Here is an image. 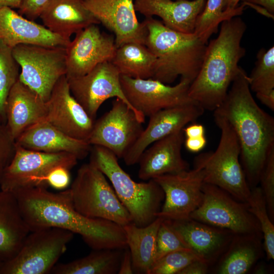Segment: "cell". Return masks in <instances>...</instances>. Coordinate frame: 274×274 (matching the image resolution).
Here are the masks:
<instances>
[{
  "mask_svg": "<svg viewBox=\"0 0 274 274\" xmlns=\"http://www.w3.org/2000/svg\"><path fill=\"white\" fill-rule=\"evenodd\" d=\"M15 145L35 151L68 153L78 160L86 157L92 147L87 141L74 139L45 120L25 130L15 141Z\"/></svg>",
  "mask_w": 274,
  "mask_h": 274,
  "instance_id": "cell-25",
  "label": "cell"
},
{
  "mask_svg": "<svg viewBox=\"0 0 274 274\" xmlns=\"http://www.w3.org/2000/svg\"><path fill=\"white\" fill-rule=\"evenodd\" d=\"M120 74L110 61L100 63L86 74L67 78L71 94L87 114L95 120L104 101L116 97L124 101L143 123L145 117L136 111L126 99L120 83Z\"/></svg>",
  "mask_w": 274,
  "mask_h": 274,
  "instance_id": "cell-13",
  "label": "cell"
},
{
  "mask_svg": "<svg viewBox=\"0 0 274 274\" xmlns=\"http://www.w3.org/2000/svg\"><path fill=\"white\" fill-rule=\"evenodd\" d=\"M214 117L221 131L218 147L215 151L202 153L196 156L194 166L202 169L204 183L219 187L236 199L246 202L251 189L241 163L238 139L226 119L215 113Z\"/></svg>",
  "mask_w": 274,
  "mask_h": 274,
  "instance_id": "cell-6",
  "label": "cell"
},
{
  "mask_svg": "<svg viewBox=\"0 0 274 274\" xmlns=\"http://www.w3.org/2000/svg\"><path fill=\"white\" fill-rule=\"evenodd\" d=\"M97 25L76 33L65 47L67 78L83 76L98 64L111 62L114 57L117 48L114 36L101 31Z\"/></svg>",
  "mask_w": 274,
  "mask_h": 274,
  "instance_id": "cell-16",
  "label": "cell"
},
{
  "mask_svg": "<svg viewBox=\"0 0 274 274\" xmlns=\"http://www.w3.org/2000/svg\"><path fill=\"white\" fill-rule=\"evenodd\" d=\"M136 113L124 101L116 98L111 109L97 120L87 141L104 147L123 158L144 128Z\"/></svg>",
  "mask_w": 274,
  "mask_h": 274,
  "instance_id": "cell-12",
  "label": "cell"
},
{
  "mask_svg": "<svg viewBox=\"0 0 274 274\" xmlns=\"http://www.w3.org/2000/svg\"><path fill=\"white\" fill-rule=\"evenodd\" d=\"M162 220V218L157 217L143 227L132 222L123 226L134 273H149L155 261L157 234Z\"/></svg>",
  "mask_w": 274,
  "mask_h": 274,
  "instance_id": "cell-29",
  "label": "cell"
},
{
  "mask_svg": "<svg viewBox=\"0 0 274 274\" xmlns=\"http://www.w3.org/2000/svg\"><path fill=\"white\" fill-rule=\"evenodd\" d=\"M123 250L124 249L93 250L84 257L65 263L56 264L50 273H118Z\"/></svg>",
  "mask_w": 274,
  "mask_h": 274,
  "instance_id": "cell-30",
  "label": "cell"
},
{
  "mask_svg": "<svg viewBox=\"0 0 274 274\" xmlns=\"http://www.w3.org/2000/svg\"><path fill=\"white\" fill-rule=\"evenodd\" d=\"M71 181L70 169L63 166L52 169L45 179L46 185L56 190H62L67 188Z\"/></svg>",
  "mask_w": 274,
  "mask_h": 274,
  "instance_id": "cell-41",
  "label": "cell"
},
{
  "mask_svg": "<svg viewBox=\"0 0 274 274\" xmlns=\"http://www.w3.org/2000/svg\"><path fill=\"white\" fill-rule=\"evenodd\" d=\"M186 138H194L204 136V128L201 124L193 123L183 129Z\"/></svg>",
  "mask_w": 274,
  "mask_h": 274,
  "instance_id": "cell-45",
  "label": "cell"
},
{
  "mask_svg": "<svg viewBox=\"0 0 274 274\" xmlns=\"http://www.w3.org/2000/svg\"><path fill=\"white\" fill-rule=\"evenodd\" d=\"M69 189L75 209L83 215L110 220L122 226L132 222L106 177L90 162L78 169Z\"/></svg>",
  "mask_w": 274,
  "mask_h": 274,
  "instance_id": "cell-7",
  "label": "cell"
},
{
  "mask_svg": "<svg viewBox=\"0 0 274 274\" xmlns=\"http://www.w3.org/2000/svg\"><path fill=\"white\" fill-rule=\"evenodd\" d=\"M143 21L147 31L145 45L156 57L152 78L168 85L180 76L191 83L201 66L207 44L194 33L172 30L153 17Z\"/></svg>",
  "mask_w": 274,
  "mask_h": 274,
  "instance_id": "cell-4",
  "label": "cell"
},
{
  "mask_svg": "<svg viewBox=\"0 0 274 274\" xmlns=\"http://www.w3.org/2000/svg\"><path fill=\"white\" fill-rule=\"evenodd\" d=\"M47 102L19 80L7 97L6 125L15 141L27 128L44 120Z\"/></svg>",
  "mask_w": 274,
  "mask_h": 274,
  "instance_id": "cell-23",
  "label": "cell"
},
{
  "mask_svg": "<svg viewBox=\"0 0 274 274\" xmlns=\"http://www.w3.org/2000/svg\"><path fill=\"white\" fill-rule=\"evenodd\" d=\"M15 149V140L10 134L6 124L0 121V179L11 161Z\"/></svg>",
  "mask_w": 274,
  "mask_h": 274,
  "instance_id": "cell-39",
  "label": "cell"
},
{
  "mask_svg": "<svg viewBox=\"0 0 274 274\" xmlns=\"http://www.w3.org/2000/svg\"><path fill=\"white\" fill-rule=\"evenodd\" d=\"M249 210L258 222L262 234V244L267 260L274 259V225L268 215L265 199L261 188L256 186L251 189L246 202Z\"/></svg>",
  "mask_w": 274,
  "mask_h": 274,
  "instance_id": "cell-33",
  "label": "cell"
},
{
  "mask_svg": "<svg viewBox=\"0 0 274 274\" xmlns=\"http://www.w3.org/2000/svg\"><path fill=\"white\" fill-rule=\"evenodd\" d=\"M266 271V267L264 264H257L256 266L255 265L254 268L255 273H265Z\"/></svg>",
  "mask_w": 274,
  "mask_h": 274,
  "instance_id": "cell-50",
  "label": "cell"
},
{
  "mask_svg": "<svg viewBox=\"0 0 274 274\" xmlns=\"http://www.w3.org/2000/svg\"><path fill=\"white\" fill-rule=\"evenodd\" d=\"M40 18L49 30L69 40L87 26L99 24L85 7L84 0H52Z\"/></svg>",
  "mask_w": 274,
  "mask_h": 274,
  "instance_id": "cell-27",
  "label": "cell"
},
{
  "mask_svg": "<svg viewBox=\"0 0 274 274\" xmlns=\"http://www.w3.org/2000/svg\"><path fill=\"white\" fill-rule=\"evenodd\" d=\"M245 5L262 6L271 16L274 14V0H241Z\"/></svg>",
  "mask_w": 274,
  "mask_h": 274,
  "instance_id": "cell-46",
  "label": "cell"
},
{
  "mask_svg": "<svg viewBox=\"0 0 274 274\" xmlns=\"http://www.w3.org/2000/svg\"><path fill=\"white\" fill-rule=\"evenodd\" d=\"M124 94L130 105L144 117H150L163 109L194 101L189 96L191 82L181 79L174 86L149 78L136 79L120 76Z\"/></svg>",
  "mask_w": 274,
  "mask_h": 274,
  "instance_id": "cell-14",
  "label": "cell"
},
{
  "mask_svg": "<svg viewBox=\"0 0 274 274\" xmlns=\"http://www.w3.org/2000/svg\"><path fill=\"white\" fill-rule=\"evenodd\" d=\"M84 6L113 32L117 48L130 42L145 44L147 28L138 19L134 0H84Z\"/></svg>",
  "mask_w": 274,
  "mask_h": 274,
  "instance_id": "cell-17",
  "label": "cell"
},
{
  "mask_svg": "<svg viewBox=\"0 0 274 274\" xmlns=\"http://www.w3.org/2000/svg\"><path fill=\"white\" fill-rule=\"evenodd\" d=\"M184 139L182 130L150 145L139 160V178L148 181L161 175L189 169V163L184 159L181 153Z\"/></svg>",
  "mask_w": 274,
  "mask_h": 274,
  "instance_id": "cell-21",
  "label": "cell"
},
{
  "mask_svg": "<svg viewBox=\"0 0 274 274\" xmlns=\"http://www.w3.org/2000/svg\"><path fill=\"white\" fill-rule=\"evenodd\" d=\"M204 109L195 101L162 110L149 117L147 127L123 159L127 165L138 163L143 152L155 142L183 130L202 116Z\"/></svg>",
  "mask_w": 274,
  "mask_h": 274,
  "instance_id": "cell-19",
  "label": "cell"
},
{
  "mask_svg": "<svg viewBox=\"0 0 274 274\" xmlns=\"http://www.w3.org/2000/svg\"><path fill=\"white\" fill-rule=\"evenodd\" d=\"M78 160L68 153H48L16 146L14 156L0 179L1 190L13 192L36 186L47 187L45 179L52 169L63 166L70 170Z\"/></svg>",
  "mask_w": 274,
  "mask_h": 274,
  "instance_id": "cell-11",
  "label": "cell"
},
{
  "mask_svg": "<svg viewBox=\"0 0 274 274\" xmlns=\"http://www.w3.org/2000/svg\"><path fill=\"white\" fill-rule=\"evenodd\" d=\"M21 69L19 80L45 101L57 81L66 75L64 47L21 44L12 48Z\"/></svg>",
  "mask_w": 274,
  "mask_h": 274,
  "instance_id": "cell-9",
  "label": "cell"
},
{
  "mask_svg": "<svg viewBox=\"0 0 274 274\" xmlns=\"http://www.w3.org/2000/svg\"><path fill=\"white\" fill-rule=\"evenodd\" d=\"M167 220L188 247L210 266L216 263L235 235L190 217Z\"/></svg>",
  "mask_w": 274,
  "mask_h": 274,
  "instance_id": "cell-20",
  "label": "cell"
},
{
  "mask_svg": "<svg viewBox=\"0 0 274 274\" xmlns=\"http://www.w3.org/2000/svg\"><path fill=\"white\" fill-rule=\"evenodd\" d=\"M240 1L241 0H223V11H231L235 9L238 6Z\"/></svg>",
  "mask_w": 274,
  "mask_h": 274,
  "instance_id": "cell-48",
  "label": "cell"
},
{
  "mask_svg": "<svg viewBox=\"0 0 274 274\" xmlns=\"http://www.w3.org/2000/svg\"><path fill=\"white\" fill-rule=\"evenodd\" d=\"M206 0H134L135 11L145 18L158 16L167 27L183 33H194L198 17Z\"/></svg>",
  "mask_w": 274,
  "mask_h": 274,
  "instance_id": "cell-24",
  "label": "cell"
},
{
  "mask_svg": "<svg viewBox=\"0 0 274 274\" xmlns=\"http://www.w3.org/2000/svg\"><path fill=\"white\" fill-rule=\"evenodd\" d=\"M223 5V0H207L197 18L194 33L206 44L222 22L242 15L246 6L242 3L233 10L224 11Z\"/></svg>",
  "mask_w": 274,
  "mask_h": 274,
  "instance_id": "cell-32",
  "label": "cell"
},
{
  "mask_svg": "<svg viewBox=\"0 0 274 274\" xmlns=\"http://www.w3.org/2000/svg\"><path fill=\"white\" fill-rule=\"evenodd\" d=\"M92 146L89 162L109 180L132 222L143 227L153 222L164 198L160 186L153 179L147 182L134 181L120 166L112 152L101 146Z\"/></svg>",
  "mask_w": 274,
  "mask_h": 274,
  "instance_id": "cell-5",
  "label": "cell"
},
{
  "mask_svg": "<svg viewBox=\"0 0 274 274\" xmlns=\"http://www.w3.org/2000/svg\"><path fill=\"white\" fill-rule=\"evenodd\" d=\"M190 249L166 219H163L158 230L154 262L173 251Z\"/></svg>",
  "mask_w": 274,
  "mask_h": 274,
  "instance_id": "cell-37",
  "label": "cell"
},
{
  "mask_svg": "<svg viewBox=\"0 0 274 274\" xmlns=\"http://www.w3.org/2000/svg\"><path fill=\"white\" fill-rule=\"evenodd\" d=\"M153 180L164 194V202L157 217L172 220L187 219L201 203L204 173L199 167L161 175Z\"/></svg>",
  "mask_w": 274,
  "mask_h": 274,
  "instance_id": "cell-15",
  "label": "cell"
},
{
  "mask_svg": "<svg viewBox=\"0 0 274 274\" xmlns=\"http://www.w3.org/2000/svg\"><path fill=\"white\" fill-rule=\"evenodd\" d=\"M184 145L187 150L193 153H197L201 151L207 144L205 136L199 138H186L184 139Z\"/></svg>",
  "mask_w": 274,
  "mask_h": 274,
  "instance_id": "cell-43",
  "label": "cell"
},
{
  "mask_svg": "<svg viewBox=\"0 0 274 274\" xmlns=\"http://www.w3.org/2000/svg\"><path fill=\"white\" fill-rule=\"evenodd\" d=\"M74 234L56 227L30 231L17 255L2 264L0 274L50 273Z\"/></svg>",
  "mask_w": 274,
  "mask_h": 274,
  "instance_id": "cell-8",
  "label": "cell"
},
{
  "mask_svg": "<svg viewBox=\"0 0 274 274\" xmlns=\"http://www.w3.org/2000/svg\"><path fill=\"white\" fill-rule=\"evenodd\" d=\"M30 232L13 193L0 190V263L14 257Z\"/></svg>",
  "mask_w": 274,
  "mask_h": 274,
  "instance_id": "cell-26",
  "label": "cell"
},
{
  "mask_svg": "<svg viewBox=\"0 0 274 274\" xmlns=\"http://www.w3.org/2000/svg\"><path fill=\"white\" fill-rule=\"evenodd\" d=\"M30 231L56 227L80 235L92 250L127 247L122 226L113 221L87 217L74 208L70 189L58 193L36 186L13 192Z\"/></svg>",
  "mask_w": 274,
  "mask_h": 274,
  "instance_id": "cell-1",
  "label": "cell"
},
{
  "mask_svg": "<svg viewBox=\"0 0 274 274\" xmlns=\"http://www.w3.org/2000/svg\"><path fill=\"white\" fill-rule=\"evenodd\" d=\"M198 259L200 260L190 249L173 251L156 261L149 274H179L188 264Z\"/></svg>",
  "mask_w": 274,
  "mask_h": 274,
  "instance_id": "cell-36",
  "label": "cell"
},
{
  "mask_svg": "<svg viewBox=\"0 0 274 274\" xmlns=\"http://www.w3.org/2000/svg\"><path fill=\"white\" fill-rule=\"evenodd\" d=\"M233 128L240 147V161L250 189L257 186L270 151L274 148V118L255 101L249 77L241 67L221 105L214 111Z\"/></svg>",
  "mask_w": 274,
  "mask_h": 274,
  "instance_id": "cell-2",
  "label": "cell"
},
{
  "mask_svg": "<svg viewBox=\"0 0 274 274\" xmlns=\"http://www.w3.org/2000/svg\"><path fill=\"white\" fill-rule=\"evenodd\" d=\"M21 0H0V8L8 7L18 9L20 4Z\"/></svg>",
  "mask_w": 274,
  "mask_h": 274,
  "instance_id": "cell-49",
  "label": "cell"
},
{
  "mask_svg": "<svg viewBox=\"0 0 274 274\" xmlns=\"http://www.w3.org/2000/svg\"><path fill=\"white\" fill-rule=\"evenodd\" d=\"M133 273L131 254L128 248L127 247L123 250L118 273L132 274Z\"/></svg>",
  "mask_w": 274,
  "mask_h": 274,
  "instance_id": "cell-44",
  "label": "cell"
},
{
  "mask_svg": "<svg viewBox=\"0 0 274 274\" xmlns=\"http://www.w3.org/2000/svg\"><path fill=\"white\" fill-rule=\"evenodd\" d=\"M256 61L248 76L251 91L262 92L274 89V47L262 48L257 54Z\"/></svg>",
  "mask_w": 274,
  "mask_h": 274,
  "instance_id": "cell-35",
  "label": "cell"
},
{
  "mask_svg": "<svg viewBox=\"0 0 274 274\" xmlns=\"http://www.w3.org/2000/svg\"><path fill=\"white\" fill-rule=\"evenodd\" d=\"M210 266L201 260H196L185 267L179 274H206L209 271Z\"/></svg>",
  "mask_w": 274,
  "mask_h": 274,
  "instance_id": "cell-42",
  "label": "cell"
},
{
  "mask_svg": "<svg viewBox=\"0 0 274 274\" xmlns=\"http://www.w3.org/2000/svg\"><path fill=\"white\" fill-rule=\"evenodd\" d=\"M111 62L121 75L146 79L152 78L156 57L145 45L130 42L116 48Z\"/></svg>",
  "mask_w": 274,
  "mask_h": 274,
  "instance_id": "cell-31",
  "label": "cell"
},
{
  "mask_svg": "<svg viewBox=\"0 0 274 274\" xmlns=\"http://www.w3.org/2000/svg\"><path fill=\"white\" fill-rule=\"evenodd\" d=\"M262 237L254 234H235L217 260L214 273L245 274L263 255Z\"/></svg>",
  "mask_w": 274,
  "mask_h": 274,
  "instance_id": "cell-28",
  "label": "cell"
},
{
  "mask_svg": "<svg viewBox=\"0 0 274 274\" xmlns=\"http://www.w3.org/2000/svg\"><path fill=\"white\" fill-rule=\"evenodd\" d=\"M52 0H21L18 13L35 21L48 7Z\"/></svg>",
  "mask_w": 274,
  "mask_h": 274,
  "instance_id": "cell-40",
  "label": "cell"
},
{
  "mask_svg": "<svg viewBox=\"0 0 274 274\" xmlns=\"http://www.w3.org/2000/svg\"><path fill=\"white\" fill-rule=\"evenodd\" d=\"M46 102L45 121L74 139L87 142L95 120L71 94L65 75L56 83Z\"/></svg>",
  "mask_w": 274,
  "mask_h": 274,
  "instance_id": "cell-18",
  "label": "cell"
},
{
  "mask_svg": "<svg viewBox=\"0 0 274 274\" xmlns=\"http://www.w3.org/2000/svg\"><path fill=\"white\" fill-rule=\"evenodd\" d=\"M246 29L238 16L224 20L217 37L207 45L199 72L188 90L190 97L204 110H215L225 99L246 53L241 41Z\"/></svg>",
  "mask_w": 274,
  "mask_h": 274,
  "instance_id": "cell-3",
  "label": "cell"
},
{
  "mask_svg": "<svg viewBox=\"0 0 274 274\" xmlns=\"http://www.w3.org/2000/svg\"><path fill=\"white\" fill-rule=\"evenodd\" d=\"M0 40L12 48L21 44L66 47L71 41L8 7L0 8Z\"/></svg>",
  "mask_w": 274,
  "mask_h": 274,
  "instance_id": "cell-22",
  "label": "cell"
},
{
  "mask_svg": "<svg viewBox=\"0 0 274 274\" xmlns=\"http://www.w3.org/2000/svg\"><path fill=\"white\" fill-rule=\"evenodd\" d=\"M203 198L190 218L226 229L235 234H254L262 237L259 224L247 202L240 201L222 189L204 183Z\"/></svg>",
  "mask_w": 274,
  "mask_h": 274,
  "instance_id": "cell-10",
  "label": "cell"
},
{
  "mask_svg": "<svg viewBox=\"0 0 274 274\" xmlns=\"http://www.w3.org/2000/svg\"><path fill=\"white\" fill-rule=\"evenodd\" d=\"M270 219L274 222V148L269 153L261 171L259 183Z\"/></svg>",
  "mask_w": 274,
  "mask_h": 274,
  "instance_id": "cell-38",
  "label": "cell"
},
{
  "mask_svg": "<svg viewBox=\"0 0 274 274\" xmlns=\"http://www.w3.org/2000/svg\"><path fill=\"white\" fill-rule=\"evenodd\" d=\"M19 69L13 55L12 48L0 40V121L5 124L6 100L13 86L19 80Z\"/></svg>",
  "mask_w": 274,
  "mask_h": 274,
  "instance_id": "cell-34",
  "label": "cell"
},
{
  "mask_svg": "<svg viewBox=\"0 0 274 274\" xmlns=\"http://www.w3.org/2000/svg\"><path fill=\"white\" fill-rule=\"evenodd\" d=\"M2 263H0V267H1V265H2Z\"/></svg>",
  "mask_w": 274,
  "mask_h": 274,
  "instance_id": "cell-51",
  "label": "cell"
},
{
  "mask_svg": "<svg viewBox=\"0 0 274 274\" xmlns=\"http://www.w3.org/2000/svg\"><path fill=\"white\" fill-rule=\"evenodd\" d=\"M257 98L271 111H274V89L256 93Z\"/></svg>",
  "mask_w": 274,
  "mask_h": 274,
  "instance_id": "cell-47",
  "label": "cell"
}]
</instances>
